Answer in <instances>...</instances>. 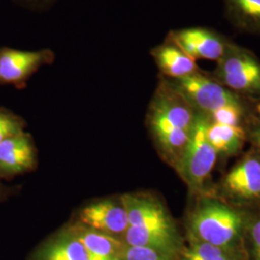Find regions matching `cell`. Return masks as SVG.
<instances>
[{"instance_id": "7c38bea8", "label": "cell", "mask_w": 260, "mask_h": 260, "mask_svg": "<svg viewBox=\"0 0 260 260\" xmlns=\"http://www.w3.org/2000/svg\"><path fill=\"white\" fill-rule=\"evenodd\" d=\"M27 260H89V257L83 244L69 223L41 242Z\"/></svg>"}, {"instance_id": "7a4b0ae2", "label": "cell", "mask_w": 260, "mask_h": 260, "mask_svg": "<svg viewBox=\"0 0 260 260\" xmlns=\"http://www.w3.org/2000/svg\"><path fill=\"white\" fill-rule=\"evenodd\" d=\"M183 224L185 240L244 249L251 210L231 205L210 193L192 196Z\"/></svg>"}, {"instance_id": "d6986e66", "label": "cell", "mask_w": 260, "mask_h": 260, "mask_svg": "<svg viewBox=\"0 0 260 260\" xmlns=\"http://www.w3.org/2000/svg\"><path fill=\"white\" fill-rule=\"evenodd\" d=\"M121 260H179V257L167 251L148 247L125 246Z\"/></svg>"}, {"instance_id": "9c48e42d", "label": "cell", "mask_w": 260, "mask_h": 260, "mask_svg": "<svg viewBox=\"0 0 260 260\" xmlns=\"http://www.w3.org/2000/svg\"><path fill=\"white\" fill-rule=\"evenodd\" d=\"M54 58L50 49L30 51L0 47V85L21 88L42 67L51 64Z\"/></svg>"}, {"instance_id": "9a60e30c", "label": "cell", "mask_w": 260, "mask_h": 260, "mask_svg": "<svg viewBox=\"0 0 260 260\" xmlns=\"http://www.w3.org/2000/svg\"><path fill=\"white\" fill-rule=\"evenodd\" d=\"M209 119V118H208ZM206 137L218 153V156H233L241 151L248 131L244 125H228L208 120Z\"/></svg>"}, {"instance_id": "277c9868", "label": "cell", "mask_w": 260, "mask_h": 260, "mask_svg": "<svg viewBox=\"0 0 260 260\" xmlns=\"http://www.w3.org/2000/svg\"><path fill=\"white\" fill-rule=\"evenodd\" d=\"M208 120L206 115L197 112L191 137L175 169L187 186L190 197L210 193L213 187L212 172L219 156L206 137Z\"/></svg>"}, {"instance_id": "44dd1931", "label": "cell", "mask_w": 260, "mask_h": 260, "mask_svg": "<svg viewBox=\"0 0 260 260\" xmlns=\"http://www.w3.org/2000/svg\"><path fill=\"white\" fill-rule=\"evenodd\" d=\"M210 121L228 124V125H243L245 117V106L241 105H228L206 115Z\"/></svg>"}, {"instance_id": "5b68a950", "label": "cell", "mask_w": 260, "mask_h": 260, "mask_svg": "<svg viewBox=\"0 0 260 260\" xmlns=\"http://www.w3.org/2000/svg\"><path fill=\"white\" fill-rule=\"evenodd\" d=\"M210 194L248 210L260 209V154L253 149L231 168Z\"/></svg>"}, {"instance_id": "ba28073f", "label": "cell", "mask_w": 260, "mask_h": 260, "mask_svg": "<svg viewBox=\"0 0 260 260\" xmlns=\"http://www.w3.org/2000/svg\"><path fill=\"white\" fill-rule=\"evenodd\" d=\"M75 222L121 240L129 226L121 196L89 203L79 210Z\"/></svg>"}, {"instance_id": "52a82bcc", "label": "cell", "mask_w": 260, "mask_h": 260, "mask_svg": "<svg viewBox=\"0 0 260 260\" xmlns=\"http://www.w3.org/2000/svg\"><path fill=\"white\" fill-rule=\"evenodd\" d=\"M166 79L196 112L205 115L228 105L244 104L238 93L201 72L177 79Z\"/></svg>"}, {"instance_id": "ac0fdd59", "label": "cell", "mask_w": 260, "mask_h": 260, "mask_svg": "<svg viewBox=\"0 0 260 260\" xmlns=\"http://www.w3.org/2000/svg\"><path fill=\"white\" fill-rule=\"evenodd\" d=\"M248 260H260V209L251 210L244 239Z\"/></svg>"}, {"instance_id": "5bb4252c", "label": "cell", "mask_w": 260, "mask_h": 260, "mask_svg": "<svg viewBox=\"0 0 260 260\" xmlns=\"http://www.w3.org/2000/svg\"><path fill=\"white\" fill-rule=\"evenodd\" d=\"M83 244L89 260H121L125 245L120 238L98 232L82 223H70Z\"/></svg>"}, {"instance_id": "6da1fadb", "label": "cell", "mask_w": 260, "mask_h": 260, "mask_svg": "<svg viewBox=\"0 0 260 260\" xmlns=\"http://www.w3.org/2000/svg\"><path fill=\"white\" fill-rule=\"evenodd\" d=\"M196 114L185 99L161 76L149 103L147 126L159 156L174 170L191 137Z\"/></svg>"}, {"instance_id": "8fae6325", "label": "cell", "mask_w": 260, "mask_h": 260, "mask_svg": "<svg viewBox=\"0 0 260 260\" xmlns=\"http://www.w3.org/2000/svg\"><path fill=\"white\" fill-rule=\"evenodd\" d=\"M37 149L31 135L23 131L0 144V179H11L37 166Z\"/></svg>"}, {"instance_id": "2e32d148", "label": "cell", "mask_w": 260, "mask_h": 260, "mask_svg": "<svg viewBox=\"0 0 260 260\" xmlns=\"http://www.w3.org/2000/svg\"><path fill=\"white\" fill-rule=\"evenodd\" d=\"M185 241L179 260H248L244 249L225 248L196 240Z\"/></svg>"}, {"instance_id": "e0dca14e", "label": "cell", "mask_w": 260, "mask_h": 260, "mask_svg": "<svg viewBox=\"0 0 260 260\" xmlns=\"http://www.w3.org/2000/svg\"><path fill=\"white\" fill-rule=\"evenodd\" d=\"M224 4L236 27L260 35V0H224Z\"/></svg>"}, {"instance_id": "30bf717a", "label": "cell", "mask_w": 260, "mask_h": 260, "mask_svg": "<svg viewBox=\"0 0 260 260\" xmlns=\"http://www.w3.org/2000/svg\"><path fill=\"white\" fill-rule=\"evenodd\" d=\"M193 60L218 61L232 43L211 30L202 27L185 28L170 32L168 37Z\"/></svg>"}, {"instance_id": "cb8c5ba5", "label": "cell", "mask_w": 260, "mask_h": 260, "mask_svg": "<svg viewBox=\"0 0 260 260\" xmlns=\"http://www.w3.org/2000/svg\"><path fill=\"white\" fill-rule=\"evenodd\" d=\"M28 2L32 3L34 6H38V7H42V9L44 7H47L50 6L54 1L56 0H26Z\"/></svg>"}, {"instance_id": "8992f818", "label": "cell", "mask_w": 260, "mask_h": 260, "mask_svg": "<svg viewBox=\"0 0 260 260\" xmlns=\"http://www.w3.org/2000/svg\"><path fill=\"white\" fill-rule=\"evenodd\" d=\"M213 78L234 93L260 94V61L251 51L232 44L217 61Z\"/></svg>"}, {"instance_id": "ffe728a7", "label": "cell", "mask_w": 260, "mask_h": 260, "mask_svg": "<svg viewBox=\"0 0 260 260\" xmlns=\"http://www.w3.org/2000/svg\"><path fill=\"white\" fill-rule=\"evenodd\" d=\"M26 123L22 118L5 108H0V144L4 140L25 131Z\"/></svg>"}, {"instance_id": "603a6c76", "label": "cell", "mask_w": 260, "mask_h": 260, "mask_svg": "<svg viewBox=\"0 0 260 260\" xmlns=\"http://www.w3.org/2000/svg\"><path fill=\"white\" fill-rule=\"evenodd\" d=\"M14 194V188L8 187L0 181V203L6 201L10 196Z\"/></svg>"}, {"instance_id": "7402d4cb", "label": "cell", "mask_w": 260, "mask_h": 260, "mask_svg": "<svg viewBox=\"0 0 260 260\" xmlns=\"http://www.w3.org/2000/svg\"><path fill=\"white\" fill-rule=\"evenodd\" d=\"M248 140H250L252 149L260 154V125L248 131Z\"/></svg>"}, {"instance_id": "4fadbf2b", "label": "cell", "mask_w": 260, "mask_h": 260, "mask_svg": "<svg viewBox=\"0 0 260 260\" xmlns=\"http://www.w3.org/2000/svg\"><path fill=\"white\" fill-rule=\"evenodd\" d=\"M150 54L162 76L168 79H177L200 72L195 60L169 38L163 44L152 48Z\"/></svg>"}, {"instance_id": "3957f363", "label": "cell", "mask_w": 260, "mask_h": 260, "mask_svg": "<svg viewBox=\"0 0 260 260\" xmlns=\"http://www.w3.org/2000/svg\"><path fill=\"white\" fill-rule=\"evenodd\" d=\"M129 226L122 237L125 246L148 247L176 254L185 247V237L163 201L149 192L121 195Z\"/></svg>"}]
</instances>
